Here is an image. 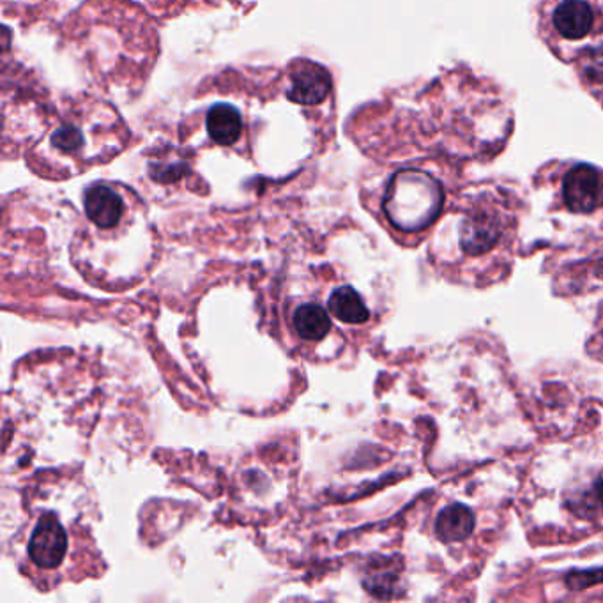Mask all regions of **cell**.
Returning a JSON list of instances; mask_svg holds the SVG:
<instances>
[{
    "label": "cell",
    "mask_w": 603,
    "mask_h": 603,
    "mask_svg": "<svg viewBox=\"0 0 603 603\" xmlns=\"http://www.w3.org/2000/svg\"><path fill=\"white\" fill-rule=\"evenodd\" d=\"M563 206L573 214H593L603 207V172L588 163H568L559 176Z\"/></svg>",
    "instance_id": "4"
},
{
    "label": "cell",
    "mask_w": 603,
    "mask_h": 603,
    "mask_svg": "<svg viewBox=\"0 0 603 603\" xmlns=\"http://www.w3.org/2000/svg\"><path fill=\"white\" fill-rule=\"evenodd\" d=\"M503 214L492 193H480L460 222V246L467 255L490 252L503 237Z\"/></svg>",
    "instance_id": "3"
},
{
    "label": "cell",
    "mask_w": 603,
    "mask_h": 603,
    "mask_svg": "<svg viewBox=\"0 0 603 603\" xmlns=\"http://www.w3.org/2000/svg\"><path fill=\"white\" fill-rule=\"evenodd\" d=\"M566 508L581 517L593 520L603 513V478L593 481L586 489L575 492L566 499Z\"/></svg>",
    "instance_id": "15"
},
{
    "label": "cell",
    "mask_w": 603,
    "mask_h": 603,
    "mask_svg": "<svg viewBox=\"0 0 603 603\" xmlns=\"http://www.w3.org/2000/svg\"><path fill=\"white\" fill-rule=\"evenodd\" d=\"M294 328L305 340H322L331 329V321L322 306L306 303L294 313Z\"/></svg>",
    "instance_id": "14"
},
{
    "label": "cell",
    "mask_w": 603,
    "mask_h": 603,
    "mask_svg": "<svg viewBox=\"0 0 603 603\" xmlns=\"http://www.w3.org/2000/svg\"><path fill=\"white\" fill-rule=\"evenodd\" d=\"M85 214L100 229H112L124 214L123 197L108 184H92L85 191Z\"/></svg>",
    "instance_id": "7"
},
{
    "label": "cell",
    "mask_w": 603,
    "mask_h": 603,
    "mask_svg": "<svg viewBox=\"0 0 603 603\" xmlns=\"http://www.w3.org/2000/svg\"><path fill=\"white\" fill-rule=\"evenodd\" d=\"M85 121H78L77 117H69L68 121L57 128L50 137L48 146L52 153L57 154L59 158H73L80 160V156H85L87 144L84 142Z\"/></svg>",
    "instance_id": "11"
},
{
    "label": "cell",
    "mask_w": 603,
    "mask_h": 603,
    "mask_svg": "<svg viewBox=\"0 0 603 603\" xmlns=\"http://www.w3.org/2000/svg\"><path fill=\"white\" fill-rule=\"evenodd\" d=\"M474 531V513L466 504H450L439 513L436 520V535L441 542H462Z\"/></svg>",
    "instance_id": "9"
},
{
    "label": "cell",
    "mask_w": 603,
    "mask_h": 603,
    "mask_svg": "<svg viewBox=\"0 0 603 603\" xmlns=\"http://www.w3.org/2000/svg\"><path fill=\"white\" fill-rule=\"evenodd\" d=\"M68 550V536L54 513H45L29 543V556L41 568H55L61 563Z\"/></svg>",
    "instance_id": "5"
},
{
    "label": "cell",
    "mask_w": 603,
    "mask_h": 603,
    "mask_svg": "<svg viewBox=\"0 0 603 603\" xmlns=\"http://www.w3.org/2000/svg\"><path fill=\"white\" fill-rule=\"evenodd\" d=\"M443 179L427 168H402L391 176L382 209L395 229L416 234L428 229L443 213Z\"/></svg>",
    "instance_id": "1"
},
{
    "label": "cell",
    "mask_w": 603,
    "mask_h": 603,
    "mask_svg": "<svg viewBox=\"0 0 603 603\" xmlns=\"http://www.w3.org/2000/svg\"><path fill=\"white\" fill-rule=\"evenodd\" d=\"M400 570H402L400 561L382 559L372 566V570L365 579V586L377 598H384V600L393 598L397 595L395 591H397L398 579H400Z\"/></svg>",
    "instance_id": "13"
},
{
    "label": "cell",
    "mask_w": 603,
    "mask_h": 603,
    "mask_svg": "<svg viewBox=\"0 0 603 603\" xmlns=\"http://www.w3.org/2000/svg\"><path fill=\"white\" fill-rule=\"evenodd\" d=\"M538 29L545 45L570 62L603 39V0H540Z\"/></svg>",
    "instance_id": "2"
},
{
    "label": "cell",
    "mask_w": 603,
    "mask_h": 603,
    "mask_svg": "<svg viewBox=\"0 0 603 603\" xmlns=\"http://www.w3.org/2000/svg\"><path fill=\"white\" fill-rule=\"evenodd\" d=\"M566 586L572 591H584L596 584H603V568L589 570H570L565 577Z\"/></svg>",
    "instance_id": "16"
},
{
    "label": "cell",
    "mask_w": 603,
    "mask_h": 603,
    "mask_svg": "<svg viewBox=\"0 0 603 603\" xmlns=\"http://www.w3.org/2000/svg\"><path fill=\"white\" fill-rule=\"evenodd\" d=\"M209 137L213 138L220 146H232L241 137L243 121L237 108L232 105H216L209 110L206 121Z\"/></svg>",
    "instance_id": "10"
},
{
    "label": "cell",
    "mask_w": 603,
    "mask_h": 603,
    "mask_svg": "<svg viewBox=\"0 0 603 603\" xmlns=\"http://www.w3.org/2000/svg\"><path fill=\"white\" fill-rule=\"evenodd\" d=\"M570 64L582 87L603 105V39L581 50Z\"/></svg>",
    "instance_id": "8"
},
{
    "label": "cell",
    "mask_w": 603,
    "mask_h": 603,
    "mask_svg": "<svg viewBox=\"0 0 603 603\" xmlns=\"http://www.w3.org/2000/svg\"><path fill=\"white\" fill-rule=\"evenodd\" d=\"M329 310L335 313L340 321L347 322V324H363L370 317L365 301L349 285L340 287L331 294Z\"/></svg>",
    "instance_id": "12"
},
{
    "label": "cell",
    "mask_w": 603,
    "mask_h": 603,
    "mask_svg": "<svg viewBox=\"0 0 603 603\" xmlns=\"http://www.w3.org/2000/svg\"><path fill=\"white\" fill-rule=\"evenodd\" d=\"M331 92L328 71L315 62L299 61L292 69L287 98L299 105H319Z\"/></svg>",
    "instance_id": "6"
}]
</instances>
